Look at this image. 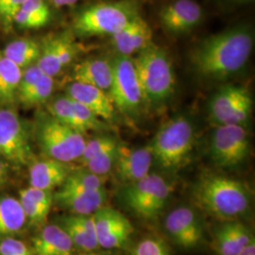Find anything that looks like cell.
I'll list each match as a JSON object with an SVG mask.
<instances>
[{"mask_svg":"<svg viewBox=\"0 0 255 255\" xmlns=\"http://www.w3.org/2000/svg\"><path fill=\"white\" fill-rule=\"evenodd\" d=\"M255 45L253 28L237 25L204 38L192 50L195 73L211 81H223L246 65Z\"/></svg>","mask_w":255,"mask_h":255,"instance_id":"6da1fadb","label":"cell"},{"mask_svg":"<svg viewBox=\"0 0 255 255\" xmlns=\"http://www.w3.org/2000/svg\"><path fill=\"white\" fill-rule=\"evenodd\" d=\"M192 197L199 208L223 221L245 215L252 203V194L244 182L211 172L198 179Z\"/></svg>","mask_w":255,"mask_h":255,"instance_id":"7a4b0ae2","label":"cell"},{"mask_svg":"<svg viewBox=\"0 0 255 255\" xmlns=\"http://www.w3.org/2000/svg\"><path fill=\"white\" fill-rule=\"evenodd\" d=\"M132 59L144 100L151 105H161L175 91L173 65L164 48L154 43Z\"/></svg>","mask_w":255,"mask_h":255,"instance_id":"3957f363","label":"cell"},{"mask_svg":"<svg viewBox=\"0 0 255 255\" xmlns=\"http://www.w3.org/2000/svg\"><path fill=\"white\" fill-rule=\"evenodd\" d=\"M194 146L195 128L183 116L167 121L148 145L153 162L169 171H177L188 162Z\"/></svg>","mask_w":255,"mask_h":255,"instance_id":"277c9868","label":"cell"},{"mask_svg":"<svg viewBox=\"0 0 255 255\" xmlns=\"http://www.w3.org/2000/svg\"><path fill=\"white\" fill-rule=\"evenodd\" d=\"M138 15L136 0L102 2L82 9L75 17L73 27L81 36H112Z\"/></svg>","mask_w":255,"mask_h":255,"instance_id":"5b68a950","label":"cell"},{"mask_svg":"<svg viewBox=\"0 0 255 255\" xmlns=\"http://www.w3.org/2000/svg\"><path fill=\"white\" fill-rule=\"evenodd\" d=\"M173 191L172 185L158 174L125 184L120 193L124 205L135 216L146 220L156 219L164 209Z\"/></svg>","mask_w":255,"mask_h":255,"instance_id":"8992f818","label":"cell"},{"mask_svg":"<svg viewBox=\"0 0 255 255\" xmlns=\"http://www.w3.org/2000/svg\"><path fill=\"white\" fill-rule=\"evenodd\" d=\"M36 135L39 146L46 157L68 164L80 159L86 143L83 133L50 115L40 117Z\"/></svg>","mask_w":255,"mask_h":255,"instance_id":"52a82bcc","label":"cell"},{"mask_svg":"<svg viewBox=\"0 0 255 255\" xmlns=\"http://www.w3.org/2000/svg\"><path fill=\"white\" fill-rule=\"evenodd\" d=\"M113 79L110 97L119 113L128 119H135L146 101L138 81L133 60L118 54L112 59Z\"/></svg>","mask_w":255,"mask_h":255,"instance_id":"ba28073f","label":"cell"},{"mask_svg":"<svg viewBox=\"0 0 255 255\" xmlns=\"http://www.w3.org/2000/svg\"><path fill=\"white\" fill-rule=\"evenodd\" d=\"M252 112V95L244 86L234 84L225 85L210 101V119L218 126H246L251 119Z\"/></svg>","mask_w":255,"mask_h":255,"instance_id":"9c48e42d","label":"cell"},{"mask_svg":"<svg viewBox=\"0 0 255 255\" xmlns=\"http://www.w3.org/2000/svg\"><path fill=\"white\" fill-rule=\"evenodd\" d=\"M251 142L246 126H218L210 139V156L221 168H236L249 156Z\"/></svg>","mask_w":255,"mask_h":255,"instance_id":"30bf717a","label":"cell"},{"mask_svg":"<svg viewBox=\"0 0 255 255\" xmlns=\"http://www.w3.org/2000/svg\"><path fill=\"white\" fill-rule=\"evenodd\" d=\"M0 157L16 165L32 160L27 130L17 113L8 107L0 108Z\"/></svg>","mask_w":255,"mask_h":255,"instance_id":"8fae6325","label":"cell"},{"mask_svg":"<svg viewBox=\"0 0 255 255\" xmlns=\"http://www.w3.org/2000/svg\"><path fill=\"white\" fill-rule=\"evenodd\" d=\"M93 218L100 248L114 250L127 246L134 229L121 212L104 205L93 214Z\"/></svg>","mask_w":255,"mask_h":255,"instance_id":"7c38bea8","label":"cell"},{"mask_svg":"<svg viewBox=\"0 0 255 255\" xmlns=\"http://www.w3.org/2000/svg\"><path fill=\"white\" fill-rule=\"evenodd\" d=\"M158 16L166 32L180 36L199 26L203 17V10L194 0H174L160 9Z\"/></svg>","mask_w":255,"mask_h":255,"instance_id":"4fadbf2b","label":"cell"},{"mask_svg":"<svg viewBox=\"0 0 255 255\" xmlns=\"http://www.w3.org/2000/svg\"><path fill=\"white\" fill-rule=\"evenodd\" d=\"M169 237L183 249L199 246L203 240V227L194 210L181 206L171 211L164 220Z\"/></svg>","mask_w":255,"mask_h":255,"instance_id":"5bb4252c","label":"cell"},{"mask_svg":"<svg viewBox=\"0 0 255 255\" xmlns=\"http://www.w3.org/2000/svg\"><path fill=\"white\" fill-rule=\"evenodd\" d=\"M152 163L153 157L149 146L129 147L120 142L113 170L120 182L128 184L147 176Z\"/></svg>","mask_w":255,"mask_h":255,"instance_id":"9a60e30c","label":"cell"},{"mask_svg":"<svg viewBox=\"0 0 255 255\" xmlns=\"http://www.w3.org/2000/svg\"><path fill=\"white\" fill-rule=\"evenodd\" d=\"M66 96L82 103L106 123L116 120L117 110L107 91L89 84L73 82L67 85Z\"/></svg>","mask_w":255,"mask_h":255,"instance_id":"2e32d148","label":"cell"},{"mask_svg":"<svg viewBox=\"0 0 255 255\" xmlns=\"http://www.w3.org/2000/svg\"><path fill=\"white\" fill-rule=\"evenodd\" d=\"M152 35L151 27L140 14L111 37L118 54L130 57L152 45Z\"/></svg>","mask_w":255,"mask_h":255,"instance_id":"e0dca14e","label":"cell"},{"mask_svg":"<svg viewBox=\"0 0 255 255\" xmlns=\"http://www.w3.org/2000/svg\"><path fill=\"white\" fill-rule=\"evenodd\" d=\"M55 202L74 215H93L105 205L107 191L97 190H62L53 195Z\"/></svg>","mask_w":255,"mask_h":255,"instance_id":"ac0fdd59","label":"cell"},{"mask_svg":"<svg viewBox=\"0 0 255 255\" xmlns=\"http://www.w3.org/2000/svg\"><path fill=\"white\" fill-rule=\"evenodd\" d=\"M253 239L251 231L242 222L227 220L216 230L213 249L218 255H238Z\"/></svg>","mask_w":255,"mask_h":255,"instance_id":"d6986e66","label":"cell"},{"mask_svg":"<svg viewBox=\"0 0 255 255\" xmlns=\"http://www.w3.org/2000/svg\"><path fill=\"white\" fill-rule=\"evenodd\" d=\"M72 168L68 163L52 158L39 160L31 164L29 168V184L32 187L52 191L61 187Z\"/></svg>","mask_w":255,"mask_h":255,"instance_id":"ffe728a7","label":"cell"},{"mask_svg":"<svg viewBox=\"0 0 255 255\" xmlns=\"http://www.w3.org/2000/svg\"><path fill=\"white\" fill-rule=\"evenodd\" d=\"M60 226L69 236L74 246L84 253L95 252L100 248L96 237L93 215L70 214L61 219Z\"/></svg>","mask_w":255,"mask_h":255,"instance_id":"44dd1931","label":"cell"},{"mask_svg":"<svg viewBox=\"0 0 255 255\" xmlns=\"http://www.w3.org/2000/svg\"><path fill=\"white\" fill-rule=\"evenodd\" d=\"M74 82H81L109 91L113 79L112 59L91 58L75 65L72 71Z\"/></svg>","mask_w":255,"mask_h":255,"instance_id":"7402d4cb","label":"cell"},{"mask_svg":"<svg viewBox=\"0 0 255 255\" xmlns=\"http://www.w3.org/2000/svg\"><path fill=\"white\" fill-rule=\"evenodd\" d=\"M74 244L58 224L46 225L33 239L34 255H72Z\"/></svg>","mask_w":255,"mask_h":255,"instance_id":"603a6c76","label":"cell"},{"mask_svg":"<svg viewBox=\"0 0 255 255\" xmlns=\"http://www.w3.org/2000/svg\"><path fill=\"white\" fill-rule=\"evenodd\" d=\"M27 219L21 203L11 197L0 198V237H10L24 228Z\"/></svg>","mask_w":255,"mask_h":255,"instance_id":"cb8c5ba5","label":"cell"},{"mask_svg":"<svg viewBox=\"0 0 255 255\" xmlns=\"http://www.w3.org/2000/svg\"><path fill=\"white\" fill-rule=\"evenodd\" d=\"M22 73L17 64L0 55V103L10 104L17 99Z\"/></svg>","mask_w":255,"mask_h":255,"instance_id":"d4e9b609","label":"cell"},{"mask_svg":"<svg viewBox=\"0 0 255 255\" xmlns=\"http://www.w3.org/2000/svg\"><path fill=\"white\" fill-rule=\"evenodd\" d=\"M41 51V46L32 39H17L5 47L3 56L17 64L22 69L35 64Z\"/></svg>","mask_w":255,"mask_h":255,"instance_id":"484cf974","label":"cell"},{"mask_svg":"<svg viewBox=\"0 0 255 255\" xmlns=\"http://www.w3.org/2000/svg\"><path fill=\"white\" fill-rule=\"evenodd\" d=\"M104 178L89 171L83 167L80 169H72L67 176L62 190H97L104 188Z\"/></svg>","mask_w":255,"mask_h":255,"instance_id":"4316f807","label":"cell"},{"mask_svg":"<svg viewBox=\"0 0 255 255\" xmlns=\"http://www.w3.org/2000/svg\"><path fill=\"white\" fill-rule=\"evenodd\" d=\"M54 89V78L44 74L28 91L19 96L20 102L26 106H35L47 101Z\"/></svg>","mask_w":255,"mask_h":255,"instance_id":"83f0119b","label":"cell"},{"mask_svg":"<svg viewBox=\"0 0 255 255\" xmlns=\"http://www.w3.org/2000/svg\"><path fill=\"white\" fill-rule=\"evenodd\" d=\"M36 64L43 73L52 78L61 73L64 69L56 52L54 37L47 39L43 46H41V51Z\"/></svg>","mask_w":255,"mask_h":255,"instance_id":"f1b7e54d","label":"cell"},{"mask_svg":"<svg viewBox=\"0 0 255 255\" xmlns=\"http://www.w3.org/2000/svg\"><path fill=\"white\" fill-rule=\"evenodd\" d=\"M119 143L120 142L116 138V136L108 133H103L101 135L94 137L91 140L86 141L83 152L78 161L82 165H84L95 156L109 149L111 147L118 146Z\"/></svg>","mask_w":255,"mask_h":255,"instance_id":"f546056e","label":"cell"},{"mask_svg":"<svg viewBox=\"0 0 255 255\" xmlns=\"http://www.w3.org/2000/svg\"><path fill=\"white\" fill-rule=\"evenodd\" d=\"M119 144L118 146L111 147L109 149L95 156L84 164L83 167L87 168L93 173L105 177L114 169L118 153H119Z\"/></svg>","mask_w":255,"mask_h":255,"instance_id":"4dcf8cb0","label":"cell"},{"mask_svg":"<svg viewBox=\"0 0 255 255\" xmlns=\"http://www.w3.org/2000/svg\"><path fill=\"white\" fill-rule=\"evenodd\" d=\"M19 201L24 210L26 219L32 224H42L46 220L50 209L42 206L36 201L31 200L22 192L19 193Z\"/></svg>","mask_w":255,"mask_h":255,"instance_id":"1f68e13d","label":"cell"},{"mask_svg":"<svg viewBox=\"0 0 255 255\" xmlns=\"http://www.w3.org/2000/svg\"><path fill=\"white\" fill-rule=\"evenodd\" d=\"M132 255H170L163 240L155 237H146L133 249Z\"/></svg>","mask_w":255,"mask_h":255,"instance_id":"d6a6232c","label":"cell"},{"mask_svg":"<svg viewBox=\"0 0 255 255\" xmlns=\"http://www.w3.org/2000/svg\"><path fill=\"white\" fill-rule=\"evenodd\" d=\"M54 40L58 59L63 68H64L73 62L76 56V46L68 35L56 36Z\"/></svg>","mask_w":255,"mask_h":255,"instance_id":"836d02e7","label":"cell"},{"mask_svg":"<svg viewBox=\"0 0 255 255\" xmlns=\"http://www.w3.org/2000/svg\"><path fill=\"white\" fill-rule=\"evenodd\" d=\"M51 17H47L44 15H38L34 13H30L20 9L15 14L13 22H15L21 28L26 29H37L46 26Z\"/></svg>","mask_w":255,"mask_h":255,"instance_id":"e575fe53","label":"cell"},{"mask_svg":"<svg viewBox=\"0 0 255 255\" xmlns=\"http://www.w3.org/2000/svg\"><path fill=\"white\" fill-rule=\"evenodd\" d=\"M0 255H32V253L23 241L7 237L0 241Z\"/></svg>","mask_w":255,"mask_h":255,"instance_id":"d590c367","label":"cell"},{"mask_svg":"<svg viewBox=\"0 0 255 255\" xmlns=\"http://www.w3.org/2000/svg\"><path fill=\"white\" fill-rule=\"evenodd\" d=\"M26 0H0V17L9 25L13 22L15 14L18 12Z\"/></svg>","mask_w":255,"mask_h":255,"instance_id":"8d00e7d4","label":"cell"},{"mask_svg":"<svg viewBox=\"0 0 255 255\" xmlns=\"http://www.w3.org/2000/svg\"><path fill=\"white\" fill-rule=\"evenodd\" d=\"M20 9L38 15L51 17V10L45 0H26Z\"/></svg>","mask_w":255,"mask_h":255,"instance_id":"74e56055","label":"cell"},{"mask_svg":"<svg viewBox=\"0 0 255 255\" xmlns=\"http://www.w3.org/2000/svg\"><path fill=\"white\" fill-rule=\"evenodd\" d=\"M9 173V163L0 157V190L5 186V184L8 182Z\"/></svg>","mask_w":255,"mask_h":255,"instance_id":"f35d334b","label":"cell"},{"mask_svg":"<svg viewBox=\"0 0 255 255\" xmlns=\"http://www.w3.org/2000/svg\"><path fill=\"white\" fill-rule=\"evenodd\" d=\"M238 255H255V239H253Z\"/></svg>","mask_w":255,"mask_h":255,"instance_id":"ab89813d","label":"cell"},{"mask_svg":"<svg viewBox=\"0 0 255 255\" xmlns=\"http://www.w3.org/2000/svg\"><path fill=\"white\" fill-rule=\"evenodd\" d=\"M53 4L58 8L66 7V6H73L78 2V0H52Z\"/></svg>","mask_w":255,"mask_h":255,"instance_id":"60d3db41","label":"cell"},{"mask_svg":"<svg viewBox=\"0 0 255 255\" xmlns=\"http://www.w3.org/2000/svg\"><path fill=\"white\" fill-rule=\"evenodd\" d=\"M225 1L230 4H246V3L252 2L254 0H225Z\"/></svg>","mask_w":255,"mask_h":255,"instance_id":"b9f144b4","label":"cell"},{"mask_svg":"<svg viewBox=\"0 0 255 255\" xmlns=\"http://www.w3.org/2000/svg\"><path fill=\"white\" fill-rule=\"evenodd\" d=\"M98 255V254H94L93 252H91V253H84L83 255Z\"/></svg>","mask_w":255,"mask_h":255,"instance_id":"7bdbcfd3","label":"cell"}]
</instances>
